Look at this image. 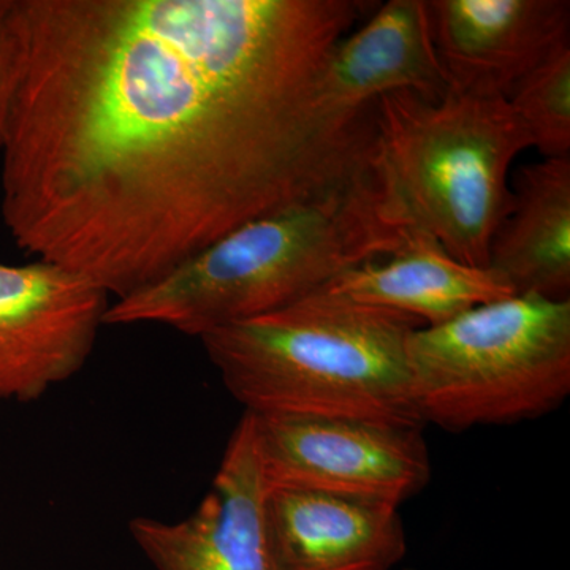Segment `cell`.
Returning a JSON list of instances; mask_svg holds the SVG:
<instances>
[{
  "label": "cell",
  "instance_id": "cell-2",
  "mask_svg": "<svg viewBox=\"0 0 570 570\" xmlns=\"http://www.w3.org/2000/svg\"><path fill=\"white\" fill-rule=\"evenodd\" d=\"M411 234L382 212L367 164L347 181L258 219L115 299L105 325L198 337L305 298L341 273L396 253Z\"/></svg>",
  "mask_w": 570,
  "mask_h": 570
},
{
  "label": "cell",
  "instance_id": "cell-16",
  "mask_svg": "<svg viewBox=\"0 0 570 570\" xmlns=\"http://www.w3.org/2000/svg\"><path fill=\"white\" fill-rule=\"evenodd\" d=\"M406 570H415V569H406Z\"/></svg>",
  "mask_w": 570,
  "mask_h": 570
},
{
  "label": "cell",
  "instance_id": "cell-5",
  "mask_svg": "<svg viewBox=\"0 0 570 570\" xmlns=\"http://www.w3.org/2000/svg\"><path fill=\"white\" fill-rule=\"evenodd\" d=\"M423 425L450 433L528 422L570 395V299L512 295L472 307L407 343Z\"/></svg>",
  "mask_w": 570,
  "mask_h": 570
},
{
  "label": "cell",
  "instance_id": "cell-10",
  "mask_svg": "<svg viewBox=\"0 0 570 570\" xmlns=\"http://www.w3.org/2000/svg\"><path fill=\"white\" fill-rule=\"evenodd\" d=\"M428 100L449 92L434 45L428 0H390L358 31L337 41L322 73L321 105L340 121H356L387 94Z\"/></svg>",
  "mask_w": 570,
  "mask_h": 570
},
{
  "label": "cell",
  "instance_id": "cell-9",
  "mask_svg": "<svg viewBox=\"0 0 570 570\" xmlns=\"http://www.w3.org/2000/svg\"><path fill=\"white\" fill-rule=\"evenodd\" d=\"M449 89L509 97L569 41V0H428Z\"/></svg>",
  "mask_w": 570,
  "mask_h": 570
},
{
  "label": "cell",
  "instance_id": "cell-15",
  "mask_svg": "<svg viewBox=\"0 0 570 570\" xmlns=\"http://www.w3.org/2000/svg\"><path fill=\"white\" fill-rule=\"evenodd\" d=\"M21 71V37L17 20V0H0V149Z\"/></svg>",
  "mask_w": 570,
  "mask_h": 570
},
{
  "label": "cell",
  "instance_id": "cell-11",
  "mask_svg": "<svg viewBox=\"0 0 570 570\" xmlns=\"http://www.w3.org/2000/svg\"><path fill=\"white\" fill-rule=\"evenodd\" d=\"M266 527L276 570H392L407 551L400 509L316 491L268 490Z\"/></svg>",
  "mask_w": 570,
  "mask_h": 570
},
{
  "label": "cell",
  "instance_id": "cell-12",
  "mask_svg": "<svg viewBox=\"0 0 570 570\" xmlns=\"http://www.w3.org/2000/svg\"><path fill=\"white\" fill-rule=\"evenodd\" d=\"M356 305L436 326L472 307L515 295L493 268L461 264L434 239L412 234L396 253L355 266L321 287Z\"/></svg>",
  "mask_w": 570,
  "mask_h": 570
},
{
  "label": "cell",
  "instance_id": "cell-6",
  "mask_svg": "<svg viewBox=\"0 0 570 570\" xmlns=\"http://www.w3.org/2000/svg\"><path fill=\"white\" fill-rule=\"evenodd\" d=\"M254 417L268 490L316 491L400 509L430 483L425 426L346 417Z\"/></svg>",
  "mask_w": 570,
  "mask_h": 570
},
{
  "label": "cell",
  "instance_id": "cell-14",
  "mask_svg": "<svg viewBox=\"0 0 570 570\" xmlns=\"http://www.w3.org/2000/svg\"><path fill=\"white\" fill-rule=\"evenodd\" d=\"M509 104L546 157H570V41L509 94Z\"/></svg>",
  "mask_w": 570,
  "mask_h": 570
},
{
  "label": "cell",
  "instance_id": "cell-3",
  "mask_svg": "<svg viewBox=\"0 0 570 570\" xmlns=\"http://www.w3.org/2000/svg\"><path fill=\"white\" fill-rule=\"evenodd\" d=\"M414 318L316 292L200 337L225 389L257 417H346L425 426L407 343Z\"/></svg>",
  "mask_w": 570,
  "mask_h": 570
},
{
  "label": "cell",
  "instance_id": "cell-7",
  "mask_svg": "<svg viewBox=\"0 0 570 570\" xmlns=\"http://www.w3.org/2000/svg\"><path fill=\"white\" fill-rule=\"evenodd\" d=\"M110 305L61 265L0 264V401L33 403L80 373Z\"/></svg>",
  "mask_w": 570,
  "mask_h": 570
},
{
  "label": "cell",
  "instance_id": "cell-4",
  "mask_svg": "<svg viewBox=\"0 0 570 570\" xmlns=\"http://www.w3.org/2000/svg\"><path fill=\"white\" fill-rule=\"evenodd\" d=\"M532 148L508 97L400 91L374 105L367 168L385 216L425 235L461 264L489 268L493 236L512 206L510 167Z\"/></svg>",
  "mask_w": 570,
  "mask_h": 570
},
{
  "label": "cell",
  "instance_id": "cell-1",
  "mask_svg": "<svg viewBox=\"0 0 570 570\" xmlns=\"http://www.w3.org/2000/svg\"><path fill=\"white\" fill-rule=\"evenodd\" d=\"M358 0H17L0 170L18 249L132 295L365 168L374 111L321 105Z\"/></svg>",
  "mask_w": 570,
  "mask_h": 570
},
{
  "label": "cell",
  "instance_id": "cell-13",
  "mask_svg": "<svg viewBox=\"0 0 570 570\" xmlns=\"http://www.w3.org/2000/svg\"><path fill=\"white\" fill-rule=\"evenodd\" d=\"M490 268L515 295L569 299L570 157H546L517 174L512 206L491 242Z\"/></svg>",
  "mask_w": 570,
  "mask_h": 570
},
{
  "label": "cell",
  "instance_id": "cell-8",
  "mask_svg": "<svg viewBox=\"0 0 570 570\" xmlns=\"http://www.w3.org/2000/svg\"><path fill=\"white\" fill-rule=\"evenodd\" d=\"M255 417L236 423L200 504L186 519L135 517L129 532L156 570H276Z\"/></svg>",
  "mask_w": 570,
  "mask_h": 570
}]
</instances>
